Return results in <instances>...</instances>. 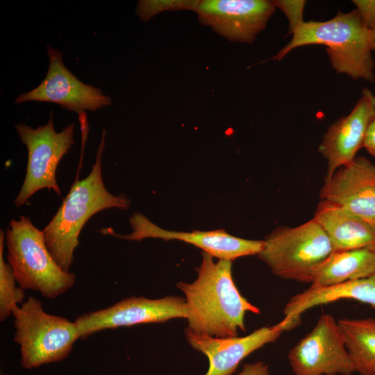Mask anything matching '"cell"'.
Here are the masks:
<instances>
[{
    "instance_id": "cell-24",
    "label": "cell",
    "mask_w": 375,
    "mask_h": 375,
    "mask_svg": "<svg viewBox=\"0 0 375 375\" xmlns=\"http://www.w3.org/2000/svg\"><path fill=\"white\" fill-rule=\"evenodd\" d=\"M269 367L262 361L246 363L238 375H269Z\"/></svg>"
},
{
    "instance_id": "cell-9",
    "label": "cell",
    "mask_w": 375,
    "mask_h": 375,
    "mask_svg": "<svg viewBox=\"0 0 375 375\" xmlns=\"http://www.w3.org/2000/svg\"><path fill=\"white\" fill-rule=\"evenodd\" d=\"M174 318H188L185 298L167 296L160 299L131 297L103 309L78 316L80 339L106 329L128 327L140 324L165 322Z\"/></svg>"
},
{
    "instance_id": "cell-21",
    "label": "cell",
    "mask_w": 375,
    "mask_h": 375,
    "mask_svg": "<svg viewBox=\"0 0 375 375\" xmlns=\"http://www.w3.org/2000/svg\"><path fill=\"white\" fill-rule=\"evenodd\" d=\"M200 1L197 0H142L136 6V15L143 22H147L163 11H195Z\"/></svg>"
},
{
    "instance_id": "cell-14",
    "label": "cell",
    "mask_w": 375,
    "mask_h": 375,
    "mask_svg": "<svg viewBox=\"0 0 375 375\" xmlns=\"http://www.w3.org/2000/svg\"><path fill=\"white\" fill-rule=\"evenodd\" d=\"M375 119V95L365 88L352 110L331 124L318 147L327 161L324 181L351 162L363 147L369 126Z\"/></svg>"
},
{
    "instance_id": "cell-4",
    "label": "cell",
    "mask_w": 375,
    "mask_h": 375,
    "mask_svg": "<svg viewBox=\"0 0 375 375\" xmlns=\"http://www.w3.org/2000/svg\"><path fill=\"white\" fill-rule=\"evenodd\" d=\"M5 242L8 262L24 290L37 291L44 298L54 299L75 284L76 275L58 266L47 247L42 231L28 217L10 220Z\"/></svg>"
},
{
    "instance_id": "cell-19",
    "label": "cell",
    "mask_w": 375,
    "mask_h": 375,
    "mask_svg": "<svg viewBox=\"0 0 375 375\" xmlns=\"http://www.w3.org/2000/svg\"><path fill=\"white\" fill-rule=\"evenodd\" d=\"M338 325L360 375H375V319H341Z\"/></svg>"
},
{
    "instance_id": "cell-5",
    "label": "cell",
    "mask_w": 375,
    "mask_h": 375,
    "mask_svg": "<svg viewBox=\"0 0 375 375\" xmlns=\"http://www.w3.org/2000/svg\"><path fill=\"white\" fill-rule=\"evenodd\" d=\"M332 251L327 233L312 218L295 227L276 228L263 240L257 256L274 275L311 283L315 269Z\"/></svg>"
},
{
    "instance_id": "cell-16",
    "label": "cell",
    "mask_w": 375,
    "mask_h": 375,
    "mask_svg": "<svg viewBox=\"0 0 375 375\" xmlns=\"http://www.w3.org/2000/svg\"><path fill=\"white\" fill-rule=\"evenodd\" d=\"M313 218L327 233L333 251L362 249L375 251V222L322 200Z\"/></svg>"
},
{
    "instance_id": "cell-26",
    "label": "cell",
    "mask_w": 375,
    "mask_h": 375,
    "mask_svg": "<svg viewBox=\"0 0 375 375\" xmlns=\"http://www.w3.org/2000/svg\"><path fill=\"white\" fill-rule=\"evenodd\" d=\"M371 30V38H372V48L373 54L375 56V26L370 29Z\"/></svg>"
},
{
    "instance_id": "cell-25",
    "label": "cell",
    "mask_w": 375,
    "mask_h": 375,
    "mask_svg": "<svg viewBox=\"0 0 375 375\" xmlns=\"http://www.w3.org/2000/svg\"><path fill=\"white\" fill-rule=\"evenodd\" d=\"M363 147L372 156H375V119L368 127Z\"/></svg>"
},
{
    "instance_id": "cell-10",
    "label": "cell",
    "mask_w": 375,
    "mask_h": 375,
    "mask_svg": "<svg viewBox=\"0 0 375 375\" xmlns=\"http://www.w3.org/2000/svg\"><path fill=\"white\" fill-rule=\"evenodd\" d=\"M129 222L132 232L127 235H119L110 228H103L101 232L128 240L140 241L145 238L180 240L201 249L214 258L230 261L243 256L258 255L263 247V240L238 238L224 229L191 232L163 229L140 212H135Z\"/></svg>"
},
{
    "instance_id": "cell-11",
    "label": "cell",
    "mask_w": 375,
    "mask_h": 375,
    "mask_svg": "<svg viewBox=\"0 0 375 375\" xmlns=\"http://www.w3.org/2000/svg\"><path fill=\"white\" fill-rule=\"evenodd\" d=\"M47 50L49 63L46 77L35 88L19 95L15 103L30 101L54 103L78 115L111 104V98L101 89L83 83L68 70L59 50L50 45Z\"/></svg>"
},
{
    "instance_id": "cell-2",
    "label": "cell",
    "mask_w": 375,
    "mask_h": 375,
    "mask_svg": "<svg viewBox=\"0 0 375 375\" xmlns=\"http://www.w3.org/2000/svg\"><path fill=\"white\" fill-rule=\"evenodd\" d=\"M106 131H102L96 160L88 176L76 180L49 223L42 230L45 244L58 266L69 272L78 236L88 220L99 211L117 208L126 210L131 201L115 196L106 188L101 170Z\"/></svg>"
},
{
    "instance_id": "cell-8",
    "label": "cell",
    "mask_w": 375,
    "mask_h": 375,
    "mask_svg": "<svg viewBox=\"0 0 375 375\" xmlns=\"http://www.w3.org/2000/svg\"><path fill=\"white\" fill-rule=\"evenodd\" d=\"M294 375H351L356 372L333 316L323 314L288 352Z\"/></svg>"
},
{
    "instance_id": "cell-18",
    "label": "cell",
    "mask_w": 375,
    "mask_h": 375,
    "mask_svg": "<svg viewBox=\"0 0 375 375\" xmlns=\"http://www.w3.org/2000/svg\"><path fill=\"white\" fill-rule=\"evenodd\" d=\"M375 272V251L362 249L332 253L315 269L311 285L329 287Z\"/></svg>"
},
{
    "instance_id": "cell-13",
    "label": "cell",
    "mask_w": 375,
    "mask_h": 375,
    "mask_svg": "<svg viewBox=\"0 0 375 375\" xmlns=\"http://www.w3.org/2000/svg\"><path fill=\"white\" fill-rule=\"evenodd\" d=\"M299 322L284 317L278 324L261 327L243 337L216 338L187 328L185 338L195 350L204 354L209 366L205 375H232L242 360L265 344L275 342L285 331Z\"/></svg>"
},
{
    "instance_id": "cell-1",
    "label": "cell",
    "mask_w": 375,
    "mask_h": 375,
    "mask_svg": "<svg viewBox=\"0 0 375 375\" xmlns=\"http://www.w3.org/2000/svg\"><path fill=\"white\" fill-rule=\"evenodd\" d=\"M184 294L188 310L186 328L216 338L236 337L246 331L247 312L260 310L239 292L232 275V261L218 259L201 252L197 276L191 283L178 282Z\"/></svg>"
},
{
    "instance_id": "cell-15",
    "label": "cell",
    "mask_w": 375,
    "mask_h": 375,
    "mask_svg": "<svg viewBox=\"0 0 375 375\" xmlns=\"http://www.w3.org/2000/svg\"><path fill=\"white\" fill-rule=\"evenodd\" d=\"M319 194L322 201L375 222V164L356 157L324 182Z\"/></svg>"
},
{
    "instance_id": "cell-23",
    "label": "cell",
    "mask_w": 375,
    "mask_h": 375,
    "mask_svg": "<svg viewBox=\"0 0 375 375\" xmlns=\"http://www.w3.org/2000/svg\"><path fill=\"white\" fill-rule=\"evenodd\" d=\"M352 2L364 24L372 28L375 26V0H353Z\"/></svg>"
},
{
    "instance_id": "cell-22",
    "label": "cell",
    "mask_w": 375,
    "mask_h": 375,
    "mask_svg": "<svg viewBox=\"0 0 375 375\" xmlns=\"http://www.w3.org/2000/svg\"><path fill=\"white\" fill-rule=\"evenodd\" d=\"M275 8H279L285 15L289 22L288 35L301 25L303 21V10L306 1L303 0H275L272 1Z\"/></svg>"
},
{
    "instance_id": "cell-20",
    "label": "cell",
    "mask_w": 375,
    "mask_h": 375,
    "mask_svg": "<svg viewBox=\"0 0 375 375\" xmlns=\"http://www.w3.org/2000/svg\"><path fill=\"white\" fill-rule=\"evenodd\" d=\"M5 232L0 231V321L3 322L11 315L19 303H22L24 290L17 287V283L12 267L3 258Z\"/></svg>"
},
{
    "instance_id": "cell-6",
    "label": "cell",
    "mask_w": 375,
    "mask_h": 375,
    "mask_svg": "<svg viewBox=\"0 0 375 375\" xmlns=\"http://www.w3.org/2000/svg\"><path fill=\"white\" fill-rule=\"evenodd\" d=\"M12 315L14 341L19 345L21 363L26 369L62 360L80 339L74 321L47 313L33 297L17 307Z\"/></svg>"
},
{
    "instance_id": "cell-27",
    "label": "cell",
    "mask_w": 375,
    "mask_h": 375,
    "mask_svg": "<svg viewBox=\"0 0 375 375\" xmlns=\"http://www.w3.org/2000/svg\"><path fill=\"white\" fill-rule=\"evenodd\" d=\"M331 375H335V374H331Z\"/></svg>"
},
{
    "instance_id": "cell-7",
    "label": "cell",
    "mask_w": 375,
    "mask_h": 375,
    "mask_svg": "<svg viewBox=\"0 0 375 375\" xmlns=\"http://www.w3.org/2000/svg\"><path fill=\"white\" fill-rule=\"evenodd\" d=\"M53 117L51 112L48 122L36 128L25 123L15 125L21 141L28 150L25 178L13 201L16 207L24 205L35 192L44 188L61 194L56 172L62 158L74 144V124H69L56 132Z\"/></svg>"
},
{
    "instance_id": "cell-12",
    "label": "cell",
    "mask_w": 375,
    "mask_h": 375,
    "mask_svg": "<svg viewBox=\"0 0 375 375\" xmlns=\"http://www.w3.org/2000/svg\"><path fill=\"white\" fill-rule=\"evenodd\" d=\"M268 0H203L195 12L200 24L231 42L252 43L275 11Z\"/></svg>"
},
{
    "instance_id": "cell-17",
    "label": "cell",
    "mask_w": 375,
    "mask_h": 375,
    "mask_svg": "<svg viewBox=\"0 0 375 375\" xmlns=\"http://www.w3.org/2000/svg\"><path fill=\"white\" fill-rule=\"evenodd\" d=\"M340 299H353L375 308V272L333 286H310L288 300L283 308L284 317L300 322L301 314L308 309Z\"/></svg>"
},
{
    "instance_id": "cell-3",
    "label": "cell",
    "mask_w": 375,
    "mask_h": 375,
    "mask_svg": "<svg viewBox=\"0 0 375 375\" xmlns=\"http://www.w3.org/2000/svg\"><path fill=\"white\" fill-rule=\"evenodd\" d=\"M308 44L326 47L331 64L338 73L353 80L374 81L371 30L364 24L356 9L339 12L324 22H304L272 59L281 60L292 49Z\"/></svg>"
}]
</instances>
